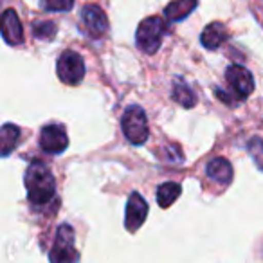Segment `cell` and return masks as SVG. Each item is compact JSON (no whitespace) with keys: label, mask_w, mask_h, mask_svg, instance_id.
Returning a JSON list of instances; mask_svg holds the SVG:
<instances>
[{"label":"cell","mask_w":263,"mask_h":263,"mask_svg":"<svg viewBox=\"0 0 263 263\" xmlns=\"http://www.w3.org/2000/svg\"><path fill=\"white\" fill-rule=\"evenodd\" d=\"M24 182H26L27 198H29L31 204L36 205V208L49 204V202L54 198L56 180L45 162L34 161L33 164H29Z\"/></svg>","instance_id":"cell-1"},{"label":"cell","mask_w":263,"mask_h":263,"mask_svg":"<svg viewBox=\"0 0 263 263\" xmlns=\"http://www.w3.org/2000/svg\"><path fill=\"white\" fill-rule=\"evenodd\" d=\"M166 34V22L161 16H148L139 24L136 33L137 47L146 54H155Z\"/></svg>","instance_id":"cell-2"},{"label":"cell","mask_w":263,"mask_h":263,"mask_svg":"<svg viewBox=\"0 0 263 263\" xmlns=\"http://www.w3.org/2000/svg\"><path fill=\"white\" fill-rule=\"evenodd\" d=\"M121 128H123L126 139L130 141L132 144H136V146L144 144L148 141V136H150L146 114L137 105L128 106V108L124 110L123 119H121Z\"/></svg>","instance_id":"cell-3"},{"label":"cell","mask_w":263,"mask_h":263,"mask_svg":"<svg viewBox=\"0 0 263 263\" xmlns=\"http://www.w3.org/2000/svg\"><path fill=\"white\" fill-rule=\"evenodd\" d=\"M51 263H74L78 259V252L74 247V231L70 226L63 223L56 231V238L52 249L49 252Z\"/></svg>","instance_id":"cell-4"},{"label":"cell","mask_w":263,"mask_h":263,"mask_svg":"<svg viewBox=\"0 0 263 263\" xmlns=\"http://www.w3.org/2000/svg\"><path fill=\"white\" fill-rule=\"evenodd\" d=\"M56 72L62 83L65 85H78L85 78V63L78 52L65 51L58 58L56 63Z\"/></svg>","instance_id":"cell-5"},{"label":"cell","mask_w":263,"mask_h":263,"mask_svg":"<svg viewBox=\"0 0 263 263\" xmlns=\"http://www.w3.org/2000/svg\"><path fill=\"white\" fill-rule=\"evenodd\" d=\"M81 26L88 36L98 40V38L105 36L108 31V18L99 6L88 4L81 9Z\"/></svg>","instance_id":"cell-6"},{"label":"cell","mask_w":263,"mask_h":263,"mask_svg":"<svg viewBox=\"0 0 263 263\" xmlns=\"http://www.w3.org/2000/svg\"><path fill=\"white\" fill-rule=\"evenodd\" d=\"M226 80L229 83L236 99H245L254 90V80L252 74L241 65H229L226 70Z\"/></svg>","instance_id":"cell-7"},{"label":"cell","mask_w":263,"mask_h":263,"mask_svg":"<svg viewBox=\"0 0 263 263\" xmlns=\"http://www.w3.org/2000/svg\"><path fill=\"white\" fill-rule=\"evenodd\" d=\"M69 146V137L62 124H47L42 128L40 148L47 154H62Z\"/></svg>","instance_id":"cell-8"},{"label":"cell","mask_w":263,"mask_h":263,"mask_svg":"<svg viewBox=\"0 0 263 263\" xmlns=\"http://www.w3.org/2000/svg\"><path fill=\"white\" fill-rule=\"evenodd\" d=\"M148 216V204L139 193H132L126 202V213H124V226L130 233H136L144 223Z\"/></svg>","instance_id":"cell-9"},{"label":"cell","mask_w":263,"mask_h":263,"mask_svg":"<svg viewBox=\"0 0 263 263\" xmlns=\"http://www.w3.org/2000/svg\"><path fill=\"white\" fill-rule=\"evenodd\" d=\"M2 36L9 45H20L24 42L22 22L15 9H6L2 15Z\"/></svg>","instance_id":"cell-10"},{"label":"cell","mask_w":263,"mask_h":263,"mask_svg":"<svg viewBox=\"0 0 263 263\" xmlns=\"http://www.w3.org/2000/svg\"><path fill=\"white\" fill-rule=\"evenodd\" d=\"M226 40H227V29H226V26H223V24H220V22L209 24V26L204 29V33H202V36H200L202 45H204L205 49H209V51H213V49H218Z\"/></svg>","instance_id":"cell-11"},{"label":"cell","mask_w":263,"mask_h":263,"mask_svg":"<svg viewBox=\"0 0 263 263\" xmlns=\"http://www.w3.org/2000/svg\"><path fill=\"white\" fill-rule=\"evenodd\" d=\"M197 4V0H173V2H170L166 6L164 15L170 22H180V20H184L195 11Z\"/></svg>","instance_id":"cell-12"},{"label":"cell","mask_w":263,"mask_h":263,"mask_svg":"<svg viewBox=\"0 0 263 263\" xmlns=\"http://www.w3.org/2000/svg\"><path fill=\"white\" fill-rule=\"evenodd\" d=\"M208 177L220 184H229L231 179H233V166L229 164V161L226 159L218 157V159H213L211 162L208 164Z\"/></svg>","instance_id":"cell-13"},{"label":"cell","mask_w":263,"mask_h":263,"mask_svg":"<svg viewBox=\"0 0 263 263\" xmlns=\"http://www.w3.org/2000/svg\"><path fill=\"white\" fill-rule=\"evenodd\" d=\"M20 141V128L11 123H6L0 132V150H2V157H8L13 150L16 148Z\"/></svg>","instance_id":"cell-14"},{"label":"cell","mask_w":263,"mask_h":263,"mask_svg":"<svg viewBox=\"0 0 263 263\" xmlns=\"http://www.w3.org/2000/svg\"><path fill=\"white\" fill-rule=\"evenodd\" d=\"M180 193H182L180 184H177V182L162 184V186H159V190H157V204L161 205L162 209H168L170 205L180 197Z\"/></svg>","instance_id":"cell-15"},{"label":"cell","mask_w":263,"mask_h":263,"mask_svg":"<svg viewBox=\"0 0 263 263\" xmlns=\"http://www.w3.org/2000/svg\"><path fill=\"white\" fill-rule=\"evenodd\" d=\"M173 99H175L177 103H180L184 108H191V106H195V103H197V96H195L193 90H191L186 83H182V81H177L175 87H173Z\"/></svg>","instance_id":"cell-16"},{"label":"cell","mask_w":263,"mask_h":263,"mask_svg":"<svg viewBox=\"0 0 263 263\" xmlns=\"http://www.w3.org/2000/svg\"><path fill=\"white\" fill-rule=\"evenodd\" d=\"M33 34L38 40L51 42L56 34V24L51 20H40V22H34L33 26Z\"/></svg>","instance_id":"cell-17"},{"label":"cell","mask_w":263,"mask_h":263,"mask_svg":"<svg viewBox=\"0 0 263 263\" xmlns=\"http://www.w3.org/2000/svg\"><path fill=\"white\" fill-rule=\"evenodd\" d=\"M247 150H249V155L252 157V161H254V164L263 172V139L252 137L247 144Z\"/></svg>","instance_id":"cell-18"},{"label":"cell","mask_w":263,"mask_h":263,"mask_svg":"<svg viewBox=\"0 0 263 263\" xmlns=\"http://www.w3.org/2000/svg\"><path fill=\"white\" fill-rule=\"evenodd\" d=\"M74 0H42V8L45 11H70Z\"/></svg>","instance_id":"cell-19"}]
</instances>
